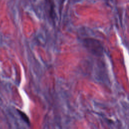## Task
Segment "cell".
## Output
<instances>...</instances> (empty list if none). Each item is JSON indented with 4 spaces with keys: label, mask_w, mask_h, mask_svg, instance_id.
<instances>
[{
    "label": "cell",
    "mask_w": 129,
    "mask_h": 129,
    "mask_svg": "<svg viewBox=\"0 0 129 129\" xmlns=\"http://www.w3.org/2000/svg\"><path fill=\"white\" fill-rule=\"evenodd\" d=\"M85 47L89 51L96 55H101L103 52V47L100 41L94 38H85L83 40Z\"/></svg>",
    "instance_id": "1"
},
{
    "label": "cell",
    "mask_w": 129,
    "mask_h": 129,
    "mask_svg": "<svg viewBox=\"0 0 129 129\" xmlns=\"http://www.w3.org/2000/svg\"><path fill=\"white\" fill-rule=\"evenodd\" d=\"M19 114L20 115V116H21L22 118L23 119V120L26 123L28 124V125H30V121H29V118L28 117V116H27V115L23 112L21 111V110H17Z\"/></svg>",
    "instance_id": "2"
}]
</instances>
